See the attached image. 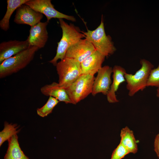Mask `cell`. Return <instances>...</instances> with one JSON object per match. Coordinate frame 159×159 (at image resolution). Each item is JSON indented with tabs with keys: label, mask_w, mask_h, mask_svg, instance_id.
Listing matches in <instances>:
<instances>
[{
	"label": "cell",
	"mask_w": 159,
	"mask_h": 159,
	"mask_svg": "<svg viewBox=\"0 0 159 159\" xmlns=\"http://www.w3.org/2000/svg\"><path fill=\"white\" fill-rule=\"evenodd\" d=\"M59 23L62 30V36L57 43L56 54L49 62L53 65H56L59 59L62 60L65 57L67 49L84 37L85 35L79 27L73 24H68L63 19H59Z\"/></svg>",
	"instance_id": "cell-1"
},
{
	"label": "cell",
	"mask_w": 159,
	"mask_h": 159,
	"mask_svg": "<svg viewBox=\"0 0 159 159\" xmlns=\"http://www.w3.org/2000/svg\"><path fill=\"white\" fill-rule=\"evenodd\" d=\"M39 48L29 46L26 49L7 59L0 64V78L16 73L26 67L32 61Z\"/></svg>",
	"instance_id": "cell-2"
},
{
	"label": "cell",
	"mask_w": 159,
	"mask_h": 159,
	"mask_svg": "<svg viewBox=\"0 0 159 159\" xmlns=\"http://www.w3.org/2000/svg\"><path fill=\"white\" fill-rule=\"evenodd\" d=\"M140 63V68L134 74L126 72L125 74L126 87L130 97L133 96L140 91H143L147 87L148 79L154 67L151 62L145 59H141Z\"/></svg>",
	"instance_id": "cell-3"
},
{
	"label": "cell",
	"mask_w": 159,
	"mask_h": 159,
	"mask_svg": "<svg viewBox=\"0 0 159 159\" xmlns=\"http://www.w3.org/2000/svg\"><path fill=\"white\" fill-rule=\"evenodd\" d=\"M102 19V17L100 24L95 29H87V32H82L85 39L92 44L96 50L106 57L113 54L116 48L111 37L106 34Z\"/></svg>",
	"instance_id": "cell-4"
},
{
	"label": "cell",
	"mask_w": 159,
	"mask_h": 159,
	"mask_svg": "<svg viewBox=\"0 0 159 159\" xmlns=\"http://www.w3.org/2000/svg\"><path fill=\"white\" fill-rule=\"evenodd\" d=\"M59 77L58 83L67 89L82 74L80 63L70 58L65 57L56 65Z\"/></svg>",
	"instance_id": "cell-5"
},
{
	"label": "cell",
	"mask_w": 159,
	"mask_h": 159,
	"mask_svg": "<svg viewBox=\"0 0 159 159\" xmlns=\"http://www.w3.org/2000/svg\"><path fill=\"white\" fill-rule=\"evenodd\" d=\"M95 78L93 75L82 74L66 89L71 103L76 104L92 93Z\"/></svg>",
	"instance_id": "cell-6"
},
{
	"label": "cell",
	"mask_w": 159,
	"mask_h": 159,
	"mask_svg": "<svg viewBox=\"0 0 159 159\" xmlns=\"http://www.w3.org/2000/svg\"><path fill=\"white\" fill-rule=\"evenodd\" d=\"M24 4L44 15L48 22L52 18L64 19L72 21H76L74 16L65 14L56 10L50 0H29Z\"/></svg>",
	"instance_id": "cell-7"
},
{
	"label": "cell",
	"mask_w": 159,
	"mask_h": 159,
	"mask_svg": "<svg viewBox=\"0 0 159 159\" xmlns=\"http://www.w3.org/2000/svg\"><path fill=\"white\" fill-rule=\"evenodd\" d=\"M95 50L89 41L82 39L67 49L65 57L74 59L81 63Z\"/></svg>",
	"instance_id": "cell-8"
},
{
	"label": "cell",
	"mask_w": 159,
	"mask_h": 159,
	"mask_svg": "<svg viewBox=\"0 0 159 159\" xmlns=\"http://www.w3.org/2000/svg\"><path fill=\"white\" fill-rule=\"evenodd\" d=\"M43 17L42 14L24 4L16 9L14 21L17 24H26L32 27L41 22Z\"/></svg>",
	"instance_id": "cell-9"
},
{
	"label": "cell",
	"mask_w": 159,
	"mask_h": 159,
	"mask_svg": "<svg viewBox=\"0 0 159 159\" xmlns=\"http://www.w3.org/2000/svg\"><path fill=\"white\" fill-rule=\"evenodd\" d=\"M94 81L92 95L95 96L100 93L107 94L112 84L111 76L112 68L108 65L102 67L97 72Z\"/></svg>",
	"instance_id": "cell-10"
},
{
	"label": "cell",
	"mask_w": 159,
	"mask_h": 159,
	"mask_svg": "<svg viewBox=\"0 0 159 159\" xmlns=\"http://www.w3.org/2000/svg\"><path fill=\"white\" fill-rule=\"evenodd\" d=\"M48 22H40L31 27L27 39L29 46H35L39 49L44 47L48 38L47 26Z\"/></svg>",
	"instance_id": "cell-11"
},
{
	"label": "cell",
	"mask_w": 159,
	"mask_h": 159,
	"mask_svg": "<svg viewBox=\"0 0 159 159\" xmlns=\"http://www.w3.org/2000/svg\"><path fill=\"white\" fill-rule=\"evenodd\" d=\"M29 47L27 40L3 42L0 44V64L4 60L27 49Z\"/></svg>",
	"instance_id": "cell-12"
},
{
	"label": "cell",
	"mask_w": 159,
	"mask_h": 159,
	"mask_svg": "<svg viewBox=\"0 0 159 159\" xmlns=\"http://www.w3.org/2000/svg\"><path fill=\"white\" fill-rule=\"evenodd\" d=\"M105 57L96 50L80 63L82 74L94 75L102 68Z\"/></svg>",
	"instance_id": "cell-13"
},
{
	"label": "cell",
	"mask_w": 159,
	"mask_h": 159,
	"mask_svg": "<svg viewBox=\"0 0 159 159\" xmlns=\"http://www.w3.org/2000/svg\"><path fill=\"white\" fill-rule=\"evenodd\" d=\"M126 73L125 68L118 65H115L112 68L113 81L110 89L107 95V101L110 103L118 102L115 94L120 85L125 82V74Z\"/></svg>",
	"instance_id": "cell-14"
},
{
	"label": "cell",
	"mask_w": 159,
	"mask_h": 159,
	"mask_svg": "<svg viewBox=\"0 0 159 159\" xmlns=\"http://www.w3.org/2000/svg\"><path fill=\"white\" fill-rule=\"evenodd\" d=\"M40 90L42 94L46 96L52 97L59 101L66 104L71 103L66 89L61 86L59 83L54 82L42 87Z\"/></svg>",
	"instance_id": "cell-15"
},
{
	"label": "cell",
	"mask_w": 159,
	"mask_h": 159,
	"mask_svg": "<svg viewBox=\"0 0 159 159\" xmlns=\"http://www.w3.org/2000/svg\"><path fill=\"white\" fill-rule=\"evenodd\" d=\"M8 141V147L4 159H30L21 150L17 134L13 136Z\"/></svg>",
	"instance_id": "cell-16"
},
{
	"label": "cell",
	"mask_w": 159,
	"mask_h": 159,
	"mask_svg": "<svg viewBox=\"0 0 159 159\" xmlns=\"http://www.w3.org/2000/svg\"><path fill=\"white\" fill-rule=\"evenodd\" d=\"M120 143L130 153H136L138 150V145L133 132L128 127L122 128L120 132Z\"/></svg>",
	"instance_id": "cell-17"
},
{
	"label": "cell",
	"mask_w": 159,
	"mask_h": 159,
	"mask_svg": "<svg viewBox=\"0 0 159 159\" xmlns=\"http://www.w3.org/2000/svg\"><path fill=\"white\" fill-rule=\"evenodd\" d=\"M29 0H7V10L3 18L0 21L1 29L5 31L9 28V20L14 11L21 5L24 4Z\"/></svg>",
	"instance_id": "cell-18"
},
{
	"label": "cell",
	"mask_w": 159,
	"mask_h": 159,
	"mask_svg": "<svg viewBox=\"0 0 159 159\" xmlns=\"http://www.w3.org/2000/svg\"><path fill=\"white\" fill-rule=\"evenodd\" d=\"M20 131L17 124L9 123L6 122L4 123L3 129L0 132V146L5 141L17 134Z\"/></svg>",
	"instance_id": "cell-19"
},
{
	"label": "cell",
	"mask_w": 159,
	"mask_h": 159,
	"mask_svg": "<svg viewBox=\"0 0 159 159\" xmlns=\"http://www.w3.org/2000/svg\"><path fill=\"white\" fill-rule=\"evenodd\" d=\"M59 101L57 99L49 96L47 102L42 107L38 108L37 110L38 115L42 117H44L51 113L54 107Z\"/></svg>",
	"instance_id": "cell-20"
},
{
	"label": "cell",
	"mask_w": 159,
	"mask_h": 159,
	"mask_svg": "<svg viewBox=\"0 0 159 159\" xmlns=\"http://www.w3.org/2000/svg\"><path fill=\"white\" fill-rule=\"evenodd\" d=\"M155 87L159 88V64L158 67L153 69L150 73L147 84V87Z\"/></svg>",
	"instance_id": "cell-21"
},
{
	"label": "cell",
	"mask_w": 159,
	"mask_h": 159,
	"mask_svg": "<svg viewBox=\"0 0 159 159\" xmlns=\"http://www.w3.org/2000/svg\"><path fill=\"white\" fill-rule=\"evenodd\" d=\"M129 153L127 150L119 143L113 151L110 159H122Z\"/></svg>",
	"instance_id": "cell-22"
},
{
	"label": "cell",
	"mask_w": 159,
	"mask_h": 159,
	"mask_svg": "<svg viewBox=\"0 0 159 159\" xmlns=\"http://www.w3.org/2000/svg\"><path fill=\"white\" fill-rule=\"evenodd\" d=\"M154 150L159 158V133L156 135L154 140Z\"/></svg>",
	"instance_id": "cell-23"
},
{
	"label": "cell",
	"mask_w": 159,
	"mask_h": 159,
	"mask_svg": "<svg viewBox=\"0 0 159 159\" xmlns=\"http://www.w3.org/2000/svg\"><path fill=\"white\" fill-rule=\"evenodd\" d=\"M156 95L157 97H159V88L157 89Z\"/></svg>",
	"instance_id": "cell-24"
}]
</instances>
